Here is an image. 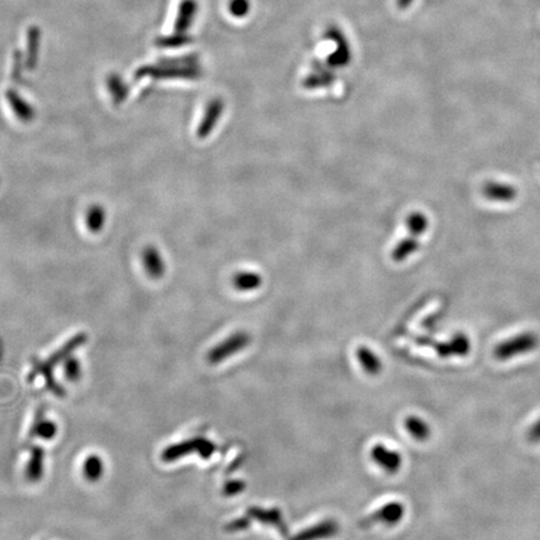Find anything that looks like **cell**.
<instances>
[{"instance_id": "6da1fadb", "label": "cell", "mask_w": 540, "mask_h": 540, "mask_svg": "<svg viewBox=\"0 0 540 540\" xmlns=\"http://www.w3.org/2000/svg\"><path fill=\"white\" fill-rule=\"evenodd\" d=\"M134 77L137 80L146 77H151L153 79H198L201 77L199 58L195 54L165 58L159 61L155 65L139 68Z\"/></svg>"}, {"instance_id": "7a4b0ae2", "label": "cell", "mask_w": 540, "mask_h": 540, "mask_svg": "<svg viewBox=\"0 0 540 540\" xmlns=\"http://www.w3.org/2000/svg\"><path fill=\"white\" fill-rule=\"evenodd\" d=\"M539 344V339L534 333L518 334L516 337L500 343L494 349V355L499 360L514 358L516 355H523L533 352Z\"/></svg>"}, {"instance_id": "3957f363", "label": "cell", "mask_w": 540, "mask_h": 540, "mask_svg": "<svg viewBox=\"0 0 540 540\" xmlns=\"http://www.w3.org/2000/svg\"><path fill=\"white\" fill-rule=\"evenodd\" d=\"M324 37L337 45L333 54L328 55L327 58V65L330 68L346 67L352 61V49L343 31L337 25H329L325 29Z\"/></svg>"}, {"instance_id": "277c9868", "label": "cell", "mask_w": 540, "mask_h": 540, "mask_svg": "<svg viewBox=\"0 0 540 540\" xmlns=\"http://www.w3.org/2000/svg\"><path fill=\"white\" fill-rule=\"evenodd\" d=\"M248 341L249 340H248V335L247 334H234L233 337L228 338L222 344L215 346L212 352L209 353L208 362L212 363V364H217V363L223 362L229 355H233V354L239 352L240 349H243L244 346L248 344Z\"/></svg>"}, {"instance_id": "5b68a950", "label": "cell", "mask_w": 540, "mask_h": 540, "mask_svg": "<svg viewBox=\"0 0 540 540\" xmlns=\"http://www.w3.org/2000/svg\"><path fill=\"white\" fill-rule=\"evenodd\" d=\"M223 111H224V102L220 98H214L208 103L204 116L201 119L199 127L196 129L198 138L204 139L209 134L212 133L213 129L217 125L219 118L222 116Z\"/></svg>"}, {"instance_id": "8992f818", "label": "cell", "mask_w": 540, "mask_h": 540, "mask_svg": "<svg viewBox=\"0 0 540 540\" xmlns=\"http://www.w3.org/2000/svg\"><path fill=\"white\" fill-rule=\"evenodd\" d=\"M6 100L12 107L13 113L22 123H31L36 118V109L31 103L14 89H8L6 93Z\"/></svg>"}, {"instance_id": "52a82bcc", "label": "cell", "mask_w": 540, "mask_h": 540, "mask_svg": "<svg viewBox=\"0 0 540 540\" xmlns=\"http://www.w3.org/2000/svg\"><path fill=\"white\" fill-rule=\"evenodd\" d=\"M143 265L146 268V272L153 279H159L165 274V261L163 255L160 254L155 247L149 245L143 250Z\"/></svg>"}, {"instance_id": "ba28073f", "label": "cell", "mask_w": 540, "mask_h": 540, "mask_svg": "<svg viewBox=\"0 0 540 540\" xmlns=\"http://www.w3.org/2000/svg\"><path fill=\"white\" fill-rule=\"evenodd\" d=\"M199 4L196 0H182L178 6L174 31L176 33H187L189 28L194 23L195 15L198 13Z\"/></svg>"}, {"instance_id": "9c48e42d", "label": "cell", "mask_w": 540, "mask_h": 540, "mask_svg": "<svg viewBox=\"0 0 540 540\" xmlns=\"http://www.w3.org/2000/svg\"><path fill=\"white\" fill-rule=\"evenodd\" d=\"M199 448L214 449V445L206 439H195V440H190V442H185V443L176 444L174 447L165 449L164 453H163V459L164 461H174L176 458L185 456L188 453H193Z\"/></svg>"}, {"instance_id": "30bf717a", "label": "cell", "mask_w": 540, "mask_h": 540, "mask_svg": "<svg viewBox=\"0 0 540 540\" xmlns=\"http://www.w3.org/2000/svg\"><path fill=\"white\" fill-rule=\"evenodd\" d=\"M40 43H42V31L37 25H31L26 31V58H25V67L31 70L37 67Z\"/></svg>"}, {"instance_id": "8fae6325", "label": "cell", "mask_w": 540, "mask_h": 540, "mask_svg": "<svg viewBox=\"0 0 540 540\" xmlns=\"http://www.w3.org/2000/svg\"><path fill=\"white\" fill-rule=\"evenodd\" d=\"M483 192L493 201H511L516 196V188L503 183H486Z\"/></svg>"}, {"instance_id": "7c38bea8", "label": "cell", "mask_w": 540, "mask_h": 540, "mask_svg": "<svg viewBox=\"0 0 540 540\" xmlns=\"http://www.w3.org/2000/svg\"><path fill=\"white\" fill-rule=\"evenodd\" d=\"M373 458L388 473H394L398 470V468L401 467V459L399 454L395 452H390L383 445H376L373 449Z\"/></svg>"}, {"instance_id": "4fadbf2b", "label": "cell", "mask_w": 540, "mask_h": 540, "mask_svg": "<svg viewBox=\"0 0 540 540\" xmlns=\"http://www.w3.org/2000/svg\"><path fill=\"white\" fill-rule=\"evenodd\" d=\"M107 88L109 91L110 95L113 98V102L116 105L124 103L125 99L129 94V88H128L127 83L123 80L121 75L113 73L108 75L107 78Z\"/></svg>"}, {"instance_id": "5bb4252c", "label": "cell", "mask_w": 540, "mask_h": 540, "mask_svg": "<svg viewBox=\"0 0 540 540\" xmlns=\"http://www.w3.org/2000/svg\"><path fill=\"white\" fill-rule=\"evenodd\" d=\"M105 220H107V213H105V209H104L102 206H98V204L91 206V207L88 209L86 215H85V224H86V228H88V231L93 233V234H98V233L102 231L104 225H105Z\"/></svg>"}, {"instance_id": "9a60e30c", "label": "cell", "mask_w": 540, "mask_h": 540, "mask_svg": "<svg viewBox=\"0 0 540 540\" xmlns=\"http://www.w3.org/2000/svg\"><path fill=\"white\" fill-rule=\"evenodd\" d=\"M190 43H193V37H190L187 33H176V31L171 36L155 39V45L159 48H180Z\"/></svg>"}, {"instance_id": "2e32d148", "label": "cell", "mask_w": 540, "mask_h": 540, "mask_svg": "<svg viewBox=\"0 0 540 540\" xmlns=\"http://www.w3.org/2000/svg\"><path fill=\"white\" fill-rule=\"evenodd\" d=\"M334 79H335V75L332 72L318 70V73L307 77L303 82V85L307 89H316V88L328 86L333 83Z\"/></svg>"}, {"instance_id": "e0dca14e", "label": "cell", "mask_w": 540, "mask_h": 540, "mask_svg": "<svg viewBox=\"0 0 540 540\" xmlns=\"http://www.w3.org/2000/svg\"><path fill=\"white\" fill-rule=\"evenodd\" d=\"M469 350V341L464 335H458L454 339L450 341L449 344L445 346H439V353L443 355H452V354H458V355H464Z\"/></svg>"}, {"instance_id": "ac0fdd59", "label": "cell", "mask_w": 540, "mask_h": 540, "mask_svg": "<svg viewBox=\"0 0 540 540\" xmlns=\"http://www.w3.org/2000/svg\"><path fill=\"white\" fill-rule=\"evenodd\" d=\"M401 516H403V507L399 504H389L384 509L376 513L374 518L379 522L387 523V524H394L399 522Z\"/></svg>"}, {"instance_id": "d6986e66", "label": "cell", "mask_w": 540, "mask_h": 540, "mask_svg": "<svg viewBox=\"0 0 540 540\" xmlns=\"http://www.w3.org/2000/svg\"><path fill=\"white\" fill-rule=\"evenodd\" d=\"M261 279L254 273H238L234 277V286L242 291H252L261 286Z\"/></svg>"}, {"instance_id": "ffe728a7", "label": "cell", "mask_w": 540, "mask_h": 540, "mask_svg": "<svg viewBox=\"0 0 540 540\" xmlns=\"http://www.w3.org/2000/svg\"><path fill=\"white\" fill-rule=\"evenodd\" d=\"M26 474H28V478L31 481H38L39 478H42L43 475V452L39 448H34L33 450V454L31 456V461H29V465L26 469Z\"/></svg>"}, {"instance_id": "44dd1931", "label": "cell", "mask_w": 540, "mask_h": 540, "mask_svg": "<svg viewBox=\"0 0 540 540\" xmlns=\"http://www.w3.org/2000/svg\"><path fill=\"white\" fill-rule=\"evenodd\" d=\"M337 532V525L333 522H327L324 524L318 525L314 529H311L308 533H303L299 535L295 540H311L314 538H327L333 535Z\"/></svg>"}, {"instance_id": "7402d4cb", "label": "cell", "mask_w": 540, "mask_h": 540, "mask_svg": "<svg viewBox=\"0 0 540 540\" xmlns=\"http://www.w3.org/2000/svg\"><path fill=\"white\" fill-rule=\"evenodd\" d=\"M84 474L86 479L97 481L103 475V461L97 456H91L84 464Z\"/></svg>"}, {"instance_id": "603a6c76", "label": "cell", "mask_w": 540, "mask_h": 540, "mask_svg": "<svg viewBox=\"0 0 540 540\" xmlns=\"http://www.w3.org/2000/svg\"><path fill=\"white\" fill-rule=\"evenodd\" d=\"M406 426H407L408 431L417 439H426L429 435L428 425L425 424L422 419L410 417V418L407 419Z\"/></svg>"}, {"instance_id": "cb8c5ba5", "label": "cell", "mask_w": 540, "mask_h": 540, "mask_svg": "<svg viewBox=\"0 0 540 540\" xmlns=\"http://www.w3.org/2000/svg\"><path fill=\"white\" fill-rule=\"evenodd\" d=\"M358 357L362 360V364L365 368V371L371 374H376L379 371V360L374 357L373 353L369 352L367 348H359Z\"/></svg>"}, {"instance_id": "d4e9b609", "label": "cell", "mask_w": 540, "mask_h": 540, "mask_svg": "<svg viewBox=\"0 0 540 540\" xmlns=\"http://www.w3.org/2000/svg\"><path fill=\"white\" fill-rule=\"evenodd\" d=\"M419 244L417 240L414 239H406L403 243L399 244L396 248H395L394 253H393V258L395 261H403L408 255L413 254L415 250L418 249Z\"/></svg>"}, {"instance_id": "484cf974", "label": "cell", "mask_w": 540, "mask_h": 540, "mask_svg": "<svg viewBox=\"0 0 540 540\" xmlns=\"http://www.w3.org/2000/svg\"><path fill=\"white\" fill-rule=\"evenodd\" d=\"M56 434V426L53 422H37L33 428V435H39L44 439H52Z\"/></svg>"}, {"instance_id": "4316f807", "label": "cell", "mask_w": 540, "mask_h": 540, "mask_svg": "<svg viewBox=\"0 0 540 540\" xmlns=\"http://www.w3.org/2000/svg\"><path fill=\"white\" fill-rule=\"evenodd\" d=\"M229 13L236 18H244L250 12L249 0H231L229 1Z\"/></svg>"}, {"instance_id": "83f0119b", "label": "cell", "mask_w": 540, "mask_h": 540, "mask_svg": "<svg viewBox=\"0 0 540 540\" xmlns=\"http://www.w3.org/2000/svg\"><path fill=\"white\" fill-rule=\"evenodd\" d=\"M408 226L410 231H413L414 234L419 236V234L424 233L426 226H428V222L423 214L414 213L408 219Z\"/></svg>"}, {"instance_id": "f1b7e54d", "label": "cell", "mask_w": 540, "mask_h": 540, "mask_svg": "<svg viewBox=\"0 0 540 540\" xmlns=\"http://www.w3.org/2000/svg\"><path fill=\"white\" fill-rule=\"evenodd\" d=\"M64 369H65V371H64L65 376H67L69 380H72V382H75L80 376L79 362L75 360V359H68L67 364H65V368H64Z\"/></svg>"}, {"instance_id": "f546056e", "label": "cell", "mask_w": 540, "mask_h": 540, "mask_svg": "<svg viewBox=\"0 0 540 540\" xmlns=\"http://www.w3.org/2000/svg\"><path fill=\"white\" fill-rule=\"evenodd\" d=\"M23 54L20 52H15L14 54V67H13V80L15 83H20L22 79V64H23Z\"/></svg>"}, {"instance_id": "4dcf8cb0", "label": "cell", "mask_w": 540, "mask_h": 540, "mask_svg": "<svg viewBox=\"0 0 540 540\" xmlns=\"http://www.w3.org/2000/svg\"><path fill=\"white\" fill-rule=\"evenodd\" d=\"M529 438L533 440V442H538L540 440V419L535 423L529 431Z\"/></svg>"}, {"instance_id": "1f68e13d", "label": "cell", "mask_w": 540, "mask_h": 540, "mask_svg": "<svg viewBox=\"0 0 540 540\" xmlns=\"http://www.w3.org/2000/svg\"><path fill=\"white\" fill-rule=\"evenodd\" d=\"M413 1L414 0H396V6L401 9V10H404V9H407V8L412 6Z\"/></svg>"}]
</instances>
